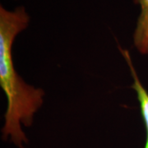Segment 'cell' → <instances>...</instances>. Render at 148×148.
Here are the masks:
<instances>
[{
    "instance_id": "cell-1",
    "label": "cell",
    "mask_w": 148,
    "mask_h": 148,
    "mask_svg": "<svg viewBox=\"0 0 148 148\" xmlns=\"http://www.w3.org/2000/svg\"><path fill=\"white\" fill-rule=\"evenodd\" d=\"M30 16L24 7L13 11L0 7V86L7 96L2 135L18 148H24L28 139L21 128L32 126L34 115L44 102L45 91L27 85L18 75L12 59V44L16 36L25 30Z\"/></svg>"
},
{
    "instance_id": "cell-2",
    "label": "cell",
    "mask_w": 148,
    "mask_h": 148,
    "mask_svg": "<svg viewBox=\"0 0 148 148\" xmlns=\"http://www.w3.org/2000/svg\"><path fill=\"white\" fill-rule=\"evenodd\" d=\"M119 49H120V52H121L122 55L123 56L125 61L127 62L128 69L130 70V73L132 77L133 82H132L131 87L135 90L137 96H138L141 114L143 117V121L145 123V127H146V131H147V138H146V143H145L144 148H148V92L147 90L145 89L143 83L141 82V81L138 77L137 71L133 66L129 52L127 49H122L120 48H119Z\"/></svg>"
},
{
    "instance_id": "cell-3",
    "label": "cell",
    "mask_w": 148,
    "mask_h": 148,
    "mask_svg": "<svg viewBox=\"0 0 148 148\" xmlns=\"http://www.w3.org/2000/svg\"><path fill=\"white\" fill-rule=\"evenodd\" d=\"M141 7L133 35L134 45L142 54L148 55V0H133Z\"/></svg>"
}]
</instances>
